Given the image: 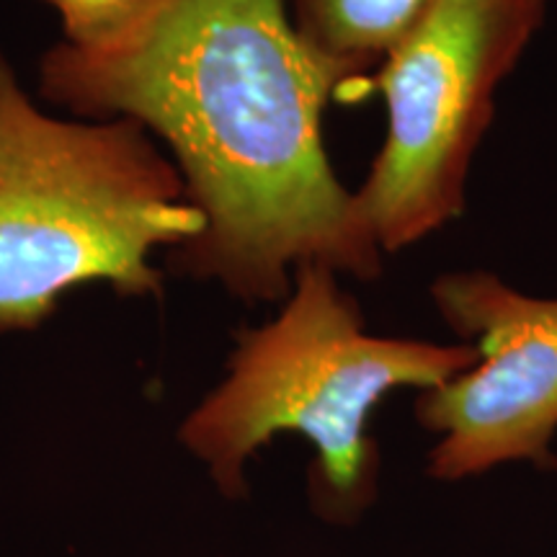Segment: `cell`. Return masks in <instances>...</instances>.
I'll list each match as a JSON object with an SVG mask.
<instances>
[{"label": "cell", "mask_w": 557, "mask_h": 557, "mask_svg": "<svg viewBox=\"0 0 557 557\" xmlns=\"http://www.w3.org/2000/svg\"><path fill=\"white\" fill-rule=\"evenodd\" d=\"M39 73L45 99L70 114L129 120L169 145L201 218L173 269L246 305L284 302L308 263L361 282L382 274L323 148L325 107L364 96L369 78L318 52L289 0H171L124 50L60 41Z\"/></svg>", "instance_id": "obj_1"}, {"label": "cell", "mask_w": 557, "mask_h": 557, "mask_svg": "<svg viewBox=\"0 0 557 557\" xmlns=\"http://www.w3.org/2000/svg\"><path fill=\"white\" fill-rule=\"evenodd\" d=\"M478 351L369 333L359 302L320 263L295 271L282 310L235 333L225 380L184 418L178 438L220 496L250 493L248 465L282 434L310 442L308 500L318 519L354 527L380 500L382 451L372 418L398 389L438 387Z\"/></svg>", "instance_id": "obj_2"}, {"label": "cell", "mask_w": 557, "mask_h": 557, "mask_svg": "<svg viewBox=\"0 0 557 557\" xmlns=\"http://www.w3.org/2000/svg\"><path fill=\"white\" fill-rule=\"evenodd\" d=\"M199 233L150 132L41 114L0 54V333L39 329L81 284L160 295L152 253Z\"/></svg>", "instance_id": "obj_3"}, {"label": "cell", "mask_w": 557, "mask_h": 557, "mask_svg": "<svg viewBox=\"0 0 557 557\" xmlns=\"http://www.w3.org/2000/svg\"><path fill=\"white\" fill-rule=\"evenodd\" d=\"M545 21L547 0H436L369 75L387 132L354 189V218L382 256L462 218L498 88Z\"/></svg>", "instance_id": "obj_4"}, {"label": "cell", "mask_w": 557, "mask_h": 557, "mask_svg": "<svg viewBox=\"0 0 557 557\" xmlns=\"http://www.w3.org/2000/svg\"><path fill=\"white\" fill-rule=\"evenodd\" d=\"M431 305L478 351L468 372L416 393L413 418L436 438L434 483H465L506 465L557 470V297H532L491 271H449Z\"/></svg>", "instance_id": "obj_5"}, {"label": "cell", "mask_w": 557, "mask_h": 557, "mask_svg": "<svg viewBox=\"0 0 557 557\" xmlns=\"http://www.w3.org/2000/svg\"><path fill=\"white\" fill-rule=\"evenodd\" d=\"M436 0H289L299 34L325 58L374 73L389 47Z\"/></svg>", "instance_id": "obj_6"}, {"label": "cell", "mask_w": 557, "mask_h": 557, "mask_svg": "<svg viewBox=\"0 0 557 557\" xmlns=\"http://www.w3.org/2000/svg\"><path fill=\"white\" fill-rule=\"evenodd\" d=\"M62 18L65 45L109 54L132 45L156 24L171 0H45Z\"/></svg>", "instance_id": "obj_7"}]
</instances>
